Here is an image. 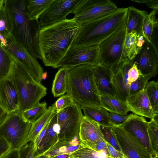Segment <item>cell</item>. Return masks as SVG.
<instances>
[{"mask_svg":"<svg viewBox=\"0 0 158 158\" xmlns=\"http://www.w3.org/2000/svg\"><path fill=\"white\" fill-rule=\"evenodd\" d=\"M81 25L73 19H66L41 27L38 34V47L45 66L58 68L71 47Z\"/></svg>","mask_w":158,"mask_h":158,"instance_id":"1","label":"cell"},{"mask_svg":"<svg viewBox=\"0 0 158 158\" xmlns=\"http://www.w3.org/2000/svg\"><path fill=\"white\" fill-rule=\"evenodd\" d=\"M127 9L118 8L110 14L81 24L71 47L98 45L126 24Z\"/></svg>","mask_w":158,"mask_h":158,"instance_id":"2","label":"cell"},{"mask_svg":"<svg viewBox=\"0 0 158 158\" xmlns=\"http://www.w3.org/2000/svg\"><path fill=\"white\" fill-rule=\"evenodd\" d=\"M11 16V35L20 45L36 58L41 59L38 37L41 28L39 20H31L26 11L25 0H5Z\"/></svg>","mask_w":158,"mask_h":158,"instance_id":"3","label":"cell"},{"mask_svg":"<svg viewBox=\"0 0 158 158\" xmlns=\"http://www.w3.org/2000/svg\"><path fill=\"white\" fill-rule=\"evenodd\" d=\"M93 66L84 64L68 67L67 94L81 107H101L100 93L94 76Z\"/></svg>","mask_w":158,"mask_h":158,"instance_id":"4","label":"cell"},{"mask_svg":"<svg viewBox=\"0 0 158 158\" xmlns=\"http://www.w3.org/2000/svg\"><path fill=\"white\" fill-rule=\"evenodd\" d=\"M15 60L10 78L18 94L19 110L22 112L38 104L46 95L47 89L36 81L18 61Z\"/></svg>","mask_w":158,"mask_h":158,"instance_id":"5","label":"cell"},{"mask_svg":"<svg viewBox=\"0 0 158 158\" xmlns=\"http://www.w3.org/2000/svg\"><path fill=\"white\" fill-rule=\"evenodd\" d=\"M127 34L126 24L99 44V64L110 68L114 72L129 60L125 49Z\"/></svg>","mask_w":158,"mask_h":158,"instance_id":"6","label":"cell"},{"mask_svg":"<svg viewBox=\"0 0 158 158\" xmlns=\"http://www.w3.org/2000/svg\"><path fill=\"white\" fill-rule=\"evenodd\" d=\"M32 124L25 121L18 110L8 114L0 126V136L8 143L10 149L19 150L27 143Z\"/></svg>","mask_w":158,"mask_h":158,"instance_id":"7","label":"cell"},{"mask_svg":"<svg viewBox=\"0 0 158 158\" xmlns=\"http://www.w3.org/2000/svg\"><path fill=\"white\" fill-rule=\"evenodd\" d=\"M118 9L110 0H80L72 13L80 24L110 14Z\"/></svg>","mask_w":158,"mask_h":158,"instance_id":"8","label":"cell"},{"mask_svg":"<svg viewBox=\"0 0 158 158\" xmlns=\"http://www.w3.org/2000/svg\"><path fill=\"white\" fill-rule=\"evenodd\" d=\"M81 110V106L74 102L70 106L57 111V122L60 127L59 140L79 139L80 128L83 116Z\"/></svg>","mask_w":158,"mask_h":158,"instance_id":"9","label":"cell"},{"mask_svg":"<svg viewBox=\"0 0 158 158\" xmlns=\"http://www.w3.org/2000/svg\"><path fill=\"white\" fill-rule=\"evenodd\" d=\"M5 48L36 81L41 83L43 69L37 58L19 44L11 35L6 39Z\"/></svg>","mask_w":158,"mask_h":158,"instance_id":"10","label":"cell"},{"mask_svg":"<svg viewBox=\"0 0 158 158\" xmlns=\"http://www.w3.org/2000/svg\"><path fill=\"white\" fill-rule=\"evenodd\" d=\"M98 45L71 47L58 65V68L71 67L86 64L94 66L99 63Z\"/></svg>","mask_w":158,"mask_h":158,"instance_id":"11","label":"cell"},{"mask_svg":"<svg viewBox=\"0 0 158 158\" xmlns=\"http://www.w3.org/2000/svg\"><path fill=\"white\" fill-rule=\"evenodd\" d=\"M111 127L121 151L126 158H152L153 156L139 141L123 127Z\"/></svg>","mask_w":158,"mask_h":158,"instance_id":"12","label":"cell"},{"mask_svg":"<svg viewBox=\"0 0 158 158\" xmlns=\"http://www.w3.org/2000/svg\"><path fill=\"white\" fill-rule=\"evenodd\" d=\"M79 0H53L39 18L41 27L66 19L67 16L72 13Z\"/></svg>","mask_w":158,"mask_h":158,"instance_id":"13","label":"cell"},{"mask_svg":"<svg viewBox=\"0 0 158 158\" xmlns=\"http://www.w3.org/2000/svg\"><path fill=\"white\" fill-rule=\"evenodd\" d=\"M140 51L132 60L141 75L150 78L158 73V54L156 48L146 40Z\"/></svg>","mask_w":158,"mask_h":158,"instance_id":"14","label":"cell"},{"mask_svg":"<svg viewBox=\"0 0 158 158\" xmlns=\"http://www.w3.org/2000/svg\"><path fill=\"white\" fill-rule=\"evenodd\" d=\"M120 126L135 137L153 156H155L148 134V122L144 117L130 114L127 120Z\"/></svg>","mask_w":158,"mask_h":158,"instance_id":"15","label":"cell"},{"mask_svg":"<svg viewBox=\"0 0 158 158\" xmlns=\"http://www.w3.org/2000/svg\"><path fill=\"white\" fill-rule=\"evenodd\" d=\"M0 105L8 114L19 110L18 94L10 78L0 83Z\"/></svg>","mask_w":158,"mask_h":158,"instance_id":"16","label":"cell"},{"mask_svg":"<svg viewBox=\"0 0 158 158\" xmlns=\"http://www.w3.org/2000/svg\"><path fill=\"white\" fill-rule=\"evenodd\" d=\"M79 138L80 141L86 146L105 141L101 130L100 125L84 115L81 119Z\"/></svg>","mask_w":158,"mask_h":158,"instance_id":"17","label":"cell"},{"mask_svg":"<svg viewBox=\"0 0 158 158\" xmlns=\"http://www.w3.org/2000/svg\"><path fill=\"white\" fill-rule=\"evenodd\" d=\"M126 103L129 110L136 115L151 120L156 114L153 111L145 89L129 96Z\"/></svg>","mask_w":158,"mask_h":158,"instance_id":"18","label":"cell"},{"mask_svg":"<svg viewBox=\"0 0 158 158\" xmlns=\"http://www.w3.org/2000/svg\"><path fill=\"white\" fill-rule=\"evenodd\" d=\"M93 69L95 83L100 94L115 97L114 86L112 82L113 72L110 68L99 64L93 66Z\"/></svg>","mask_w":158,"mask_h":158,"instance_id":"19","label":"cell"},{"mask_svg":"<svg viewBox=\"0 0 158 158\" xmlns=\"http://www.w3.org/2000/svg\"><path fill=\"white\" fill-rule=\"evenodd\" d=\"M83 147L82 143L79 139H74L70 141L59 140L53 146L35 156V158L40 156H44L52 158L61 155H72V153Z\"/></svg>","mask_w":158,"mask_h":158,"instance_id":"20","label":"cell"},{"mask_svg":"<svg viewBox=\"0 0 158 158\" xmlns=\"http://www.w3.org/2000/svg\"><path fill=\"white\" fill-rule=\"evenodd\" d=\"M126 28L127 34L132 31L137 35H143V27L144 20L148 14L145 10L137 9L133 6L127 7Z\"/></svg>","mask_w":158,"mask_h":158,"instance_id":"21","label":"cell"},{"mask_svg":"<svg viewBox=\"0 0 158 158\" xmlns=\"http://www.w3.org/2000/svg\"><path fill=\"white\" fill-rule=\"evenodd\" d=\"M12 29L11 16L4 0L0 7V43L4 48L6 39L11 35Z\"/></svg>","mask_w":158,"mask_h":158,"instance_id":"22","label":"cell"},{"mask_svg":"<svg viewBox=\"0 0 158 158\" xmlns=\"http://www.w3.org/2000/svg\"><path fill=\"white\" fill-rule=\"evenodd\" d=\"M99 98L101 107L110 113L126 115L130 111L126 103L120 101L114 97L100 94Z\"/></svg>","mask_w":158,"mask_h":158,"instance_id":"23","label":"cell"},{"mask_svg":"<svg viewBox=\"0 0 158 158\" xmlns=\"http://www.w3.org/2000/svg\"><path fill=\"white\" fill-rule=\"evenodd\" d=\"M57 118V112L56 111L50 119L45 135L38 147V154L44 152L59 141L58 135L53 128V124Z\"/></svg>","mask_w":158,"mask_h":158,"instance_id":"24","label":"cell"},{"mask_svg":"<svg viewBox=\"0 0 158 158\" xmlns=\"http://www.w3.org/2000/svg\"><path fill=\"white\" fill-rule=\"evenodd\" d=\"M84 116L94 121L100 125L112 127L108 116V111L101 107L85 106L81 107Z\"/></svg>","mask_w":158,"mask_h":158,"instance_id":"25","label":"cell"},{"mask_svg":"<svg viewBox=\"0 0 158 158\" xmlns=\"http://www.w3.org/2000/svg\"><path fill=\"white\" fill-rule=\"evenodd\" d=\"M53 0H25L26 11L31 20H39L41 15L49 6Z\"/></svg>","mask_w":158,"mask_h":158,"instance_id":"26","label":"cell"},{"mask_svg":"<svg viewBox=\"0 0 158 158\" xmlns=\"http://www.w3.org/2000/svg\"><path fill=\"white\" fill-rule=\"evenodd\" d=\"M112 82L114 89L115 97L126 103L129 96V88L125 83L121 68L113 72Z\"/></svg>","mask_w":158,"mask_h":158,"instance_id":"27","label":"cell"},{"mask_svg":"<svg viewBox=\"0 0 158 158\" xmlns=\"http://www.w3.org/2000/svg\"><path fill=\"white\" fill-rule=\"evenodd\" d=\"M15 62L14 58L0 43V83L10 77Z\"/></svg>","mask_w":158,"mask_h":158,"instance_id":"28","label":"cell"},{"mask_svg":"<svg viewBox=\"0 0 158 158\" xmlns=\"http://www.w3.org/2000/svg\"><path fill=\"white\" fill-rule=\"evenodd\" d=\"M54 104L50 106L44 114L36 122L32 124L27 137V143L34 142L40 132L50 121L56 111Z\"/></svg>","mask_w":158,"mask_h":158,"instance_id":"29","label":"cell"},{"mask_svg":"<svg viewBox=\"0 0 158 158\" xmlns=\"http://www.w3.org/2000/svg\"><path fill=\"white\" fill-rule=\"evenodd\" d=\"M68 69V67H61L55 75L52 88V92L54 97L63 95L66 92Z\"/></svg>","mask_w":158,"mask_h":158,"instance_id":"30","label":"cell"},{"mask_svg":"<svg viewBox=\"0 0 158 158\" xmlns=\"http://www.w3.org/2000/svg\"><path fill=\"white\" fill-rule=\"evenodd\" d=\"M157 13V12L152 10L148 14L144 20L142 30L145 40L156 48L153 43V36L154 30L157 28L158 26L157 19L156 17Z\"/></svg>","mask_w":158,"mask_h":158,"instance_id":"31","label":"cell"},{"mask_svg":"<svg viewBox=\"0 0 158 158\" xmlns=\"http://www.w3.org/2000/svg\"><path fill=\"white\" fill-rule=\"evenodd\" d=\"M47 107L46 102H40L34 107L21 112V115L25 121L32 124L44 114L47 109Z\"/></svg>","mask_w":158,"mask_h":158,"instance_id":"32","label":"cell"},{"mask_svg":"<svg viewBox=\"0 0 158 158\" xmlns=\"http://www.w3.org/2000/svg\"><path fill=\"white\" fill-rule=\"evenodd\" d=\"M82 144V147L72 153L71 158H112L105 151H96Z\"/></svg>","mask_w":158,"mask_h":158,"instance_id":"33","label":"cell"},{"mask_svg":"<svg viewBox=\"0 0 158 158\" xmlns=\"http://www.w3.org/2000/svg\"><path fill=\"white\" fill-rule=\"evenodd\" d=\"M137 35L135 31L127 34L125 42V49L126 55L129 60L133 59L139 53L136 46V37Z\"/></svg>","mask_w":158,"mask_h":158,"instance_id":"34","label":"cell"},{"mask_svg":"<svg viewBox=\"0 0 158 158\" xmlns=\"http://www.w3.org/2000/svg\"><path fill=\"white\" fill-rule=\"evenodd\" d=\"M158 82L152 81L148 82L145 89L154 112L158 114Z\"/></svg>","mask_w":158,"mask_h":158,"instance_id":"35","label":"cell"},{"mask_svg":"<svg viewBox=\"0 0 158 158\" xmlns=\"http://www.w3.org/2000/svg\"><path fill=\"white\" fill-rule=\"evenodd\" d=\"M148 132L155 156L158 155V115L148 122Z\"/></svg>","mask_w":158,"mask_h":158,"instance_id":"36","label":"cell"},{"mask_svg":"<svg viewBox=\"0 0 158 158\" xmlns=\"http://www.w3.org/2000/svg\"><path fill=\"white\" fill-rule=\"evenodd\" d=\"M150 78H151L148 76L140 75L136 81L131 83L129 89V96L144 90Z\"/></svg>","mask_w":158,"mask_h":158,"instance_id":"37","label":"cell"},{"mask_svg":"<svg viewBox=\"0 0 158 158\" xmlns=\"http://www.w3.org/2000/svg\"><path fill=\"white\" fill-rule=\"evenodd\" d=\"M100 128L105 141L117 150L122 152L114 135L111 127L100 125Z\"/></svg>","mask_w":158,"mask_h":158,"instance_id":"38","label":"cell"},{"mask_svg":"<svg viewBox=\"0 0 158 158\" xmlns=\"http://www.w3.org/2000/svg\"><path fill=\"white\" fill-rule=\"evenodd\" d=\"M20 158H35L38 153L34 149L33 142H30L18 150Z\"/></svg>","mask_w":158,"mask_h":158,"instance_id":"39","label":"cell"},{"mask_svg":"<svg viewBox=\"0 0 158 158\" xmlns=\"http://www.w3.org/2000/svg\"><path fill=\"white\" fill-rule=\"evenodd\" d=\"M74 102L72 97L67 94L58 98L54 104L56 110L57 112L70 106Z\"/></svg>","mask_w":158,"mask_h":158,"instance_id":"40","label":"cell"},{"mask_svg":"<svg viewBox=\"0 0 158 158\" xmlns=\"http://www.w3.org/2000/svg\"><path fill=\"white\" fill-rule=\"evenodd\" d=\"M108 116L113 126H120L127 120L130 114L125 115L108 112Z\"/></svg>","mask_w":158,"mask_h":158,"instance_id":"41","label":"cell"},{"mask_svg":"<svg viewBox=\"0 0 158 158\" xmlns=\"http://www.w3.org/2000/svg\"><path fill=\"white\" fill-rule=\"evenodd\" d=\"M133 64L132 60H128L123 63L121 67L125 83L129 89L130 84L128 81V72Z\"/></svg>","mask_w":158,"mask_h":158,"instance_id":"42","label":"cell"},{"mask_svg":"<svg viewBox=\"0 0 158 158\" xmlns=\"http://www.w3.org/2000/svg\"><path fill=\"white\" fill-rule=\"evenodd\" d=\"M141 75L135 64H133L128 72V81L131 83L136 81Z\"/></svg>","mask_w":158,"mask_h":158,"instance_id":"43","label":"cell"},{"mask_svg":"<svg viewBox=\"0 0 158 158\" xmlns=\"http://www.w3.org/2000/svg\"><path fill=\"white\" fill-rule=\"evenodd\" d=\"M106 142V141H102L90 145H85L96 151L98 152L105 151L107 152L109 155Z\"/></svg>","mask_w":158,"mask_h":158,"instance_id":"44","label":"cell"},{"mask_svg":"<svg viewBox=\"0 0 158 158\" xmlns=\"http://www.w3.org/2000/svg\"><path fill=\"white\" fill-rule=\"evenodd\" d=\"M131 1L139 3L144 4L152 10L158 12V0H131Z\"/></svg>","mask_w":158,"mask_h":158,"instance_id":"45","label":"cell"},{"mask_svg":"<svg viewBox=\"0 0 158 158\" xmlns=\"http://www.w3.org/2000/svg\"><path fill=\"white\" fill-rule=\"evenodd\" d=\"M106 143L110 157L112 158H126L122 152L117 150L106 142Z\"/></svg>","mask_w":158,"mask_h":158,"instance_id":"46","label":"cell"},{"mask_svg":"<svg viewBox=\"0 0 158 158\" xmlns=\"http://www.w3.org/2000/svg\"><path fill=\"white\" fill-rule=\"evenodd\" d=\"M49 121L46 124L44 127L40 132L39 134H38V135L35 139L33 142L34 150L37 153L38 152L37 150L38 147L41 141L42 138L45 135V133L48 125Z\"/></svg>","mask_w":158,"mask_h":158,"instance_id":"47","label":"cell"},{"mask_svg":"<svg viewBox=\"0 0 158 158\" xmlns=\"http://www.w3.org/2000/svg\"><path fill=\"white\" fill-rule=\"evenodd\" d=\"M10 150V148L8 143L0 136V158L4 156Z\"/></svg>","mask_w":158,"mask_h":158,"instance_id":"48","label":"cell"},{"mask_svg":"<svg viewBox=\"0 0 158 158\" xmlns=\"http://www.w3.org/2000/svg\"><path fill=\"white\" fill-rule=\"evenodd\" d=\"M144 36L142 35H137L136 37V46L139 51V52L142 48L145 43Z\"/></svg>","mask_w":158,"mask_h":158,"instance_id":"49","label":"cell"},{"mask_svg":"<svg viewBox=\"0 0 158 158\" xmlns=\"http://www.w3.org/2000/svg\"><path fill=\"white\" fill-rule=\"evenodd\" d=\"M4 158H20L18 150L10 149L5 155Z\"/></svg>","mask_w":158,"mask_h":158,"instance_id":"50","label":"cell"},{"mask_svg":"<svg viewBox=\"0 0 158 158\" xmlns=\"http://www.w3.org/2000/svg\"><path fill=\"white\" fill-rule=\"evenodd\" d=\"M8 114L0 105V126L6 119Z\"/></svg>","mask_w":158,"mask_h":158,"instance_id":"51","label":"cell"},{"mask_svg":"<svg viewBox=\"0 0 158 158\" xmlns=\"http://www.w3.org/2000/svg\"><path fill=\"white\" fill-rule=\"evenodd\" d=\"M47 72H43L41 75V79L42 80H45L47 77Z\"/></svg>","mask_w":158,"mask_h":158,"instance_id":"52","label":"cell"},{"mask_svg":"<svg viewBox=\"0 0 158 158\" xmlns=\"http://www.w3.org/2000/svg\"><path fill=\"white\" fill-rule=\"evenodd\" d=\"M35 158H49V157H48L44 156H38Z\"/></svg>","mask_w":158,"mask_h":158,"instance_id":"53","label":"cell"},{"mask_svg":"<svg viewBox=\"0 0 158 158\" xmlns=\"http://www.w3.org/2000/svg\"><path fill=\"white\" fill-rule=\"evenodd\" d=\"M4 0H0V7L2 4Z\"/></svg>","mask_w":158,"mask_h":158,"instance_id":"54","label":"cell"},{"mask_svg":"<svg viewBox=\"0 0 158 158\" xmlns=\"http://www.w3.org/2000/svg\"><path fill=\"white\" fill-rule=\"evenodd\" d=\"M152 158H158V155L153 156Z\"/></svg>","mask_w":158,"mask_h":158,"instance_id":"55","label":"cell"},{"mask_svg":"<svg viewBox=\"0 0 158 158\" xmlns=\"http://www.w3.org/2000/svg\"><path fill=\"white\" fill-rule=\"evenodd\" d=\"M4 156H3V157H1V158H4Z\"/></svg>","mask_w":158,"mask_h":158,"instance_id":"56","label":"cell"}]
</instances>
